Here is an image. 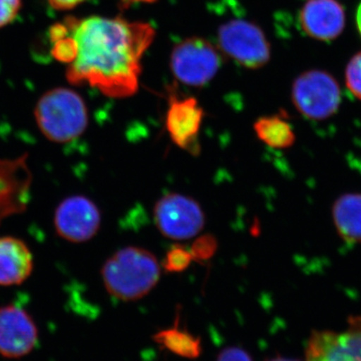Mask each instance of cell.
I'll return each mask as SVG.
<instances>
[{"mask_svg": "<svg viewBox=\"0 0 361 361\" xmlns=\"http://www.w3.org/2000/svg\"><path fill=\"white\" fill-rule=\"evenodd\" d=\"M63 21L77 44V56L66 68L70 84L90 85L114 99L134 96L155 28L142 21L97 16Z\"/></svg>", "mask_w": 361, "mask_h": 361, "instance_id": "6da1fadb", "label": "cell"}, {"mask_svg": "<svg viewBox=\"0 0 361 361\" xmlns=\"http://www.w3.org/2000/svg\"><path fill=\"white\" fill-rule=\"evenodd\" d=\"M101 275L108 293L128 302L139 300L155 288L160 280L161 267L151 251L129 246L106 259Z\"/></svg>", "mask_w": 361, "mask_h": 361, "instance_id": "7a4b0ae2", "label": "cell"}, {"mask_svg": "<svg viewBox=\"0 0 361 361\" xmlns=\"http://www.w3.org/2000/svg\"><path fill=\"white\" fill-rule=\"evenodd\" d=\"M35 118L45 139L63 145L84 135L89 126V111L77 92L58 87L40 97L35 104Z\"/></svg>", "mask_w": 361, "mask_h": 361, "instance_id": "3957f363", "label": "cell"}, {"mask_svg": "<svg viewBox=\"0 0 361 361\" xmlns=\"http://www.w3.org/2000/svg\"><path fill=\"white\" fill-rule=\"evenodd\" d=\"M218 47L244 68L257 70L269 63L271 47L260 26L246 18H232L218 27Z\"/></svg>", "mask_w": 361, "mask_h": 361, "instance_id": "277c9868", "label": "cell"}, {"mask_svg": "<svg viewBox=\"0 0 361 361\" xmlns=\"http://www.w3.org/2000/svg\"><path fill=\"white\" fill-rule=\"evenodd\" d=\"M292 103L308 120H327L341 104V90L334 75L322 70L304 71L292 85Z\"/></svg>", "mask_w": 361, "mask_h": 361, "instance_id": "5b68a950", "label": "cell"}, {"mask_svg": "<svg viewBox=\"0 0 361 361\" xmlns=\"http://www.w3.org/2000/svg\"><path fill=\"white\" fill-rule=\"evenodd\" d=\"M222 58L217 49L202 37H189L175 45L171 54L170 68L182 84L203 87L220 70Z\"/></svg>", "mask_w": 361, "mask_h": 361, "instance_id": "8992f818", "label": "cell"}, {"mask_svg": "<svg viewBox=\"0 0 361 361\" xmlns=\"http://www.w3.org/2000/svg\"><path fill=\"white\" fill-rule=\"evenodd\" d=\"M154 220L161 235L175 241L194 238L205 227L200 204L187 195L170 193L154 207Z\"/></svg>", "mask_w": 361, "mask_h": 361, "instance_id": "52a82bcc", "label": "cell"}, {"mask_svg": "<svg viewBox=\"0 0 361 361\" xmlns=\"http://www.w3.org/2000/svg\"><path fill=\"white\" fill-rule=\"evenodd\" d=\"M101 226L99 207L84 195L66 197L54 210V227L56 235L70 243L90 241L99 233Z\"/></svg>", "mask_w": 361, "mask_h": 361, "instance_id": "ba28073f", "label": "cell"}, {"mask_svg": "<svg viewBox=\"0 0 361 361\" xmlns=\"http://www.w3.org/2000/svg\"><path fill=\"white\" fill-rule=\"evenodd\" d=\"M305 361H361V315L349 317L341 331L313 330L306 343Z\"/></svg>", "mask_w": 361, "mask_h": 361, "instance_id": "9c48e42d", "label": "cell"}, {"mask_svg": "<svg viewBox=\"0 0 361 361\" xmlns=\"http://www.w3.org/2000/svg\"><path fill=\"white\" fill-rule=\"evenodd\" d=\"M37 339V324L27 311L13 304L0 307V355L7 358L27 355Z\"/></svg>", "mask_w": 361, "mask_h": 361, "instance_id": "30bf717a", "label": "cell"}, {"mask_svg": "<svg viewBox=\"0 0 361 361\" xmlns=\"http://www.w3.org/2000/svg\"><path fill=\"white\" fill-rule=\"evenodd\" d=\"M203 118V108L195 97H171L165 125L176 146L192 155H198L201 151L199 134Z\"/></svg>", "mask_w": 361, "mask_h": 361, "instance_id": "8fae6325", "label": "cell"}, {"mask_svg": "<svg viewBox=\"0 0 361 361\" xmlns=\"http://www.w3.org/2000/svg\"><path fill=\"white\" fill-rule=\"evenodd\" d=\"M32 180L26 154L0 161V223L25 210Z\"/></svg>", "mask_w": 361, "mask_h": 361, "instance_id": "7c38bea8", "label": "cell"}, {"mask_svg": "<svg viewBox=\"0 0 361 361\" xmlns=\"http://www.w3.org/2000/svg\"><path fill=\"white\" fill-rule=\"evenodd\" d=\"M345 11L338 0H306L300 13L301 30L311 39L332 42L343 32Z\"/></svg>", "mask_w": 361, "mask_h": 361, "instance_id": "4fadbf2b", "label": "cell"}, {"mask_svg": "<svg viewBox=\"0 0 361 361\" xmlns=\"http://www.w3.org/2000/svg\"><path fill=\"white\" fill-rule=\"evenodd\" d=\"M35 257L30 246L16 236L0 237V286H18L32 276Z\"/></svg>", "mask_w": 361, "mask_h": 361, "instance_id": "5bb4252c", "label": "cell"}, {"mask_svg": "<svg viewBox=\"0 0 361 361\" xmlns=\"http://www.w3.org/2000/svg\"><path fill=\"white\" fill-rule=\"evenodd\" d=\"M332 219L342 240L361 244V193L339 197L332 207Z\"/></svg>", "mask_w": 361, "mask_h": 361, "instance_id": "9a60e30c", "label": "cell"}, {"mask_svg": "<svg viewBox=\"0 0 361 361\" xmlns=\"http://www.w3.org/2000/svg\"><path fill=\"white\" fill-rule=\"evenodd\" d=\"M154 341L160 344L161 348L180 357H199L202 353L201 339L194 336L187 329L180 327V314L178 312L174 325L170 329L161 330L153 336Z\"/></svg>", "mask_w": 361, "mask_h": 361, "instance_id": "2e32d148", "label": "cell"}, {"mask_svg": "<svg viewBox=\"0 0 361 361\" xmlns=\"http://www.w3.org/2000/svg\"><path fill=\"white\" fill-rule=\"evenodd\" d=\"M253 129L258 139L273 149H288L295 142L293 128L281 115L259 118L254 123Z\"/></svg>", "mask_w": 361, "mask_h": 361, "instance_id": "e0dca14e", "label": "cell"}, {"mask_svg": "<svg viewBox=\"0 0 361 361\" xmlns=\"http://www.w3.org/2000/svg\"><path fill=\"white\" fill-rule=\"evenodd\" d=\"M193 261L190 250L180 244H175L166 253L163 267L169 273H182L189 268Z\"/></svg>", "mask_w": 361, "mask_h": 361, "instance_id": "ac0fdd59", "label": "cell"}, {"mask_svg": "<svg viewBox=\"0 0 361 361\" xmlns=\"http://www.w3.org/2000/svg\"><path fill=\"white\" fill-rule=\"evenodd\" d=\"M217 238L212 234H205L199 236L192 244L191 252L194 261L204 263L211 260L217 253Z\"/></svg>", "mask_w": 361, "mask_h": 361, "instance_id": "d6986e66", "label": "cell"}, {"mask_svg": "<svg viewBox=\"0 0 361 361\" xmlns=\"http://www.w3.org/2000/svg\"><path fill=\"white\" fill-rule=\"evenodd\" d=\"M345 82L349 92L361 101V51L349 61L345 70Z\"/></svg>", "mask_w": 361, "mask_h": 361, "instance_id": "ffe728a7", "label": "cell"}, {"mask_svg": "<svg viewBox=\"0 0 361 361\" xmlns=\"http://www.w3.org/2000/svg\"><path fill=\"white\" fill-rule=\"evenodd\" d=\"M23 0H0V28L11 25L20 13Z\"/></svg>", "mask_w": 361, "mask_h": 361, "instance_id": "44dd1931", "label": "cell"}, {"mask_svg": "<svg viewBox=\"0 0 361 361\" xmlns=\"http://www.w3.org/2000/svg\"><path fill=\"white\" fill-rule=\"evenodd\" d=\"M216 361H253L247 351L240 348H227L221 351Z\"/></svg>", "mask_w": 361, "mask_h": 361, "instance_id": "7402d4cb", "label": "cell"}, {"mask_svg": "<svg viewBox=\"0 0 361 361\" xmlns=\"http://www.w3.org/2000/svg\"><path fill=\"white\" fill-rule=\"evenodd\" d=\"M52 8L58 11H68L75 8L78 4L87 1V0H47Z\"/></svg>", "mask_w": 361, "mask_h": 361, "instance_id": "603a6c76", "label": "cell"}, {"mask_svg": "<svg viewBox=\"0 0 361 361\" xmlns=\"http://www.w3.org/2000/svg\"><path fill=\"white\" fill-rule=\"evenodd\" d=\"M356 23H357V28L361 35V4L358 6L357 13H356Z\"/></svg>", "mask_w": 361, "mask_h": 361, "instance_id": "cb8c5ba5", "label": "cell"}, {"mask_svg": "<svg viewBox=\"0 0 361 361\" xmlns=\"http://www.w3.org/2000/svg\"><path fill=\"white\" fill-rule=\"evenodd\" d=\"M266 361H301L298 360H294V358L283 357V356H276V357L270 358V360Z\"/></svg>", "mask_w": 361, "mask_h": 361, "instance_id": "d4e9b609", "label": "cell"}, {"mask_svg": "<svg viewBox=\"0 0 361 361\" xmlns=\"http://www.w3.org/2000/svg\"><path fill=\"white\" fill-rule=\"evenodd\" d=\"M128 4H130V2H142V4H154L157 0H126Z\"/></svg>", "mask_w": 361, "mask_h": 361, "instance_id": "484cf974", "label": "cell"}]
</instances>
